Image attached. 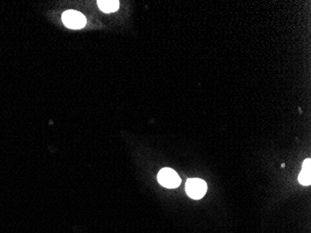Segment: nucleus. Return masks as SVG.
Listing matches in <instances>:
<instances>
[{
	"label": "nucleus",
	"mask_w": 311,
	"mask_h": 233,
	"mask_svg": "<svg viewBox=\"0 0 311 233\" xmlns=\"http://www.w3.org/2000/svg\"><path fill=\"white\" fill-rule=\"evenodd\" d=\"M311 161L306 159L303 163L302 170L300 172L298 181L303 186H309L311 184Z\"/></svg>",
	"instance_id": "obj_4"
},
{
	"label": "nucleus",
	"mask_w": 311,
	"mask_h": 233,
	"mask_svg": "<svg viewBox=\"0 0 311 233\" xmlns=\"http://www.w3.org/2000/svg\"><path fill=\"white\" fill-rule=\"evenodd\" d=\"M158 180L160 184L167 189H175L179 187L181 178L175 170L171 168H163L158 175Z\"/></svg>",
	"instance_id": "obj_3"
},
{
	"label": "nucleus",
	"mask_w": 311,
	"mask_h": 233,
	"mask_svg": "<svg viewBox=\"0 0 311 233\" xmlns=\"http://www.w3.org/2000/svg\"><path fill=\"white\" fill-rule=\"evenodd\" d=\"M97 3L100 10L106 13H115L119 8V1L118 0H99Z\"/></svg>",
	"instance_id": "obj_5"
},
{
	"label": "nucleus",
	"mask_w": 311,
	"mask_h": 233,
	"mask_svg": "<svg viewBox=\"0 0 311 233\" xmlns=\"http://www.w3.org/2000/svg\"><path fill=\"white\" fill-rule=\"evenodd\" d=\"M62 20L63 25L70 29H81L86 26L87 20L85 16L76 11H66L62 13Z\"/></svg>",
	"instance_id": "obj_1"
},
{
	"label": "nucleus",
	"mask_w": 311,
	"mask_h": 233,
	"mask_svg": "<svg viewBox=\"0 0 311 233\" xmlns=\"http://www.w3.org/2000/svg\"><path fill=\"white\" fill-rule=\"evenodd\" d=\"M187 195L194 200H199L207 192V184L199 178H189L186 184Z\"/></svg>",
	"instance_id": "obj_2"
}]
</instances>
